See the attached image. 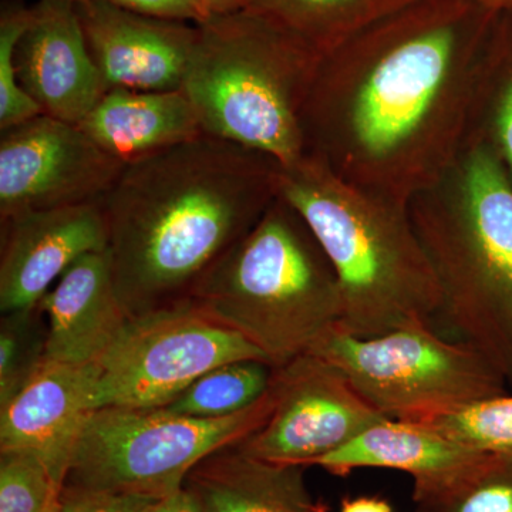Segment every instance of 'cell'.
Here are the masks:
<instances>
[{"label": "cell", "instance_id": "6da1fadb", "mask_svg": "<svg viewBox=\"0 0 512 512\" xmlns=\"http://www.w3.org/2000/svg\"><path fill=\"white\" fill-rule=\"evenodd\" d=\"M497 16L473 0H414L322 53L303 110L306 154L350 183L412 200L466 143Z\"/></svg>", "mask_w": 512, "mask_h": 512}, {"label": "cell", "instance_id": "7a4b0ae2", "mask_svg": "<svg viewBox=\"0 0 512 512\" xmlns=\"http://www.w3.org/2000/svg\"><path fill=\"white\" fill-rule=\"evenodd\" d=\"M279 168L207 134L127 164L100 205L128 316L187 299L278 197Z\"/></svg>", "mask_w": 512, "mask_h": 512}, {"label": "cell", "instance_id": "3957f363", "mask_svg": "<svg viewBox=\"0 0 512 512\" xmlns=\"http://www.w3.org/2000/svg\"><path fill=\"white\" fill-rule=\"evenodd\" d=\"M409 210L439 289L431 326L477 350L512 387V185L503 167L467 140Z\"/></svg>", "mask_w": 512, "mask_h": 512}, {"label": "cell", "instance_id": "277c9868", "mask_svg": "<svg viewBox=\"0 0 512 512\" xmlns=\"http://www.w3.org/2000/svg\"><path fill=\"white\" fill-rule=\"evenodd\" d=\"M278 195L301 215L335 271L338 328L366 339L431 323L439 289L409 202L350 183L312 154L281 165Z\"/></svg>", "mask_w": 512, "mask_h": 512}, {"label": "cell", "instance_id": "5b68a950", "mask_svg": "<svg viewBox=\"0 0 512 512\" xmlns=\"http://www.w3.org/2000/svg\"><path fill=\"white\" fill-rule=\"evenodd\" d=\"M198 30L181 90L204 134L281 165L305 156L303 110L322 53L249 9L212 15Z\"/></svg>", "mask_w": 512, "mask_h": 512}, {"label": "cell", "instance_id": "8992f818", "mask_svg": "<svg viewBox=\"0 0 512 512\" xmlns=\"http://www.w3.org/2000/svg\"><path fill=\"white\" fill-rule=\"evenodd\" d=\"M188 298L276 367L308 353L342 319V295L328 256L279 195Z\"/></svg>", "mask_w": 512, "mask_h": 512}, {"label": "cell", "instance_id": "52a82bcc", "mask_svg": "<svg viewBox=\"0 0 512 512\" xmlns=\"http://www.w3.org/2000/svg\"><path fill=\"white\" fill-rule=\"evenodd\" d=\"M275 400L272 380L258 402L218 419L185 416L165 407L93 410L74 446L64 488L148 498L177 493L204 458L261 429Z\"/></svg>", "mask_w": 512, "mask_h": 512}, {"label": "cell", "instance_id": "ba28073f", "mask_svg": "<svg viewBox=\"0 0 512 512\" xmlns=\"http://www.w3.org/2000/svg\"><path fill=\"white\" fill-rule=\"evenodd\" d=\"M308 353L342 370L390 420L429 423L508 392L504 377L477 350L421 320L366 339L336 326Z\"/></svg>", "mask_w": 512, "mask_h": 512}, {"label": "cell", "instance_id": "9c48e42d", "mask_svg": "<svg viewBox=\"0 0 512 512\" xmlns=\"http://www.w3.org/2000/svg\"><path fill=\"white\" fill-rule=\"evenodd\" d=\"M244 359L269 362L190 298L138 313L93 363V410L165 407L205 373Z\"/></svg>", "mask_w": 512, "mask_h": 512}, {"label": "cell", "instance_id": "30bf717a", "mask_svg": "<svg viewBox=\"0 0 512 512\" xmlns=\"http://www.w3.org/2000/svg\"><path fill=\"white\" fill-rule=\"evenodd\" d=\"M106 92L74 2L3 0L0 131L37 114L79 124Z\"/></svg>", "mask_w": 512, "mask_h": 512}, {"label": "cell", "instance_id": "8fae6325", "mask_svg": "<svg viewBox=\"0 0 512 512\" xmlns=\"http://www.w3.org/2000/svg\"><path fill=\"white\" fill-rule=\"evenodd\" d=\"M274 389L269 419L237 444L259 460L311 467L313 461L387 420L342 370L313 353L276 367Z\"/></svg>", "mask_w": 512, "mask_h": 512}, {"label": "cell", "instance_id": "7c38bea8", "mask_svg": "<svg viewBox=\"0 0 512 512\" xmlns=\"http://www.w3.org/2000/svg\"><path fill=\"white\" fill-rule=\"evenodd\" d=\"M0 134V221L100 202L126 167L79 124L47 114Z\"/></svg>", "mask_w": 512, "mask_h": 512}, {"label": "cell", "instance_id": "4fadbf2b", "mask_svg": "<svg viewBox=\"0 0 512 512\" xmlns=\"http://www.w3.org/2000/svg\"><path fill=\"white\" fill-rule=\"evenodd\" d=\"M74 8L106 90H181L198 25L148 18L110 0H77Z\"/></svg>", "mask_w": 512, "mask_h": 512}, {"label": "cell", "instance_id": "5bb4252c", "mask_svg": "<svg viewBox=\"0 0 512 512\" xmlns=\"http://www.w3.org/2000/svg\"><path fill=\"white\" fill-rule=\"evenodd\" d=\"M0 312L35 308L82 256L107 249L100 202L0 221Z\"/></svg>", "mask_w": 512, "mask_h": 512}, {"label": "cell", "instance_id": "9a60e30c", "mask_svg": "<svg viewBox=\"0 0 512 512\" xmlns=\"http://www.w3.org/2000/svg\"><path fill=\"white\" fill-rule=\"evenodd\" d=\"M93 386V363L47 359L35 379L0 407V450L33 451L66 483L74 446L93 412Z\"/></svg>", "mask_w": 512, "mask_h": 512}, {"label": "cell", "instance_id": "2e32d148", "mask_svg": "<svg viewBox=\"0 0 512 512\" xmlns=\"http://www.w3.org/2000/svg\"><path fill=\"white\" fill-rule=\"evenodd\" d=\"M47 318V359L90 365L130 316L119 298L107 251L74 262L39 303Z\"/></svg>", "mask_w": 512, "mask_h": 512}, {"label": "cell", "instance_id": "e0dca14e", "mask_svg": "<svg viewBox=\"0 0 512 512\" xmlns=\"http://www.w3.org/2000/svg\"><path fill=\"white\" fill-rule=\"evenodd\" d=\"M487 453L450 440L423 423L383 420L339 450L313 461L335 476L357 468L402 471L413 478V493L433 490L477 466Z\"/></svg>", "mask_w": 512, "mask_h": 512}, {"label": "cell", "instance_id": "ac0fdd59", "mask_svg": "<svg viewBox=\"0 0 512 512\" xmlns=\"http://www.w3.org/2000/svg\"><path fill=\"white\" fill-rule=\"evenodd\" d=\"M79 126L126 165L204 134L183 90H107Z\"/></svg>", "mask_w": 512, "mask_h": 512}, {"label": "cell", "instance_id": "d6986e66", "mask_svg": "<svg viewBox=\"0 0 512 512\" xmlns=\"http://www.w3.org/2000/svg\"><path fill=\"white\" fill-rule=\"evenodd\" d=\"M305 468L259 460L234 444L192 468L184 487L204 512H325L309 491Z\"/></svg>", "mask_w": 512, "mask_h": 512}, {"label": "cell", "instance_id": "ffe728a7", "mask_svg": "<svg viewBox=\"0 0 512 512\" xmlns=\"http://www.w3.org/2000/svg\"><path fill=\"white\" fill-rule=\"evenodd\" d=\"M467 140L487 147L512 185V13L497 16L485 43Z\"/></svg>", "mask_w": 512, "mask_h": 512}, {"label": "cell", "instance_id": "44dd1931", "mask_svg": "<svg viewBox=\"0 0 512 512\" xmlns=\"http://www.w3.org/2000/svg\"><path fill=\"white\" fill-rule=\"evenodd\" d=\"M414 0H252L249 10L285 26L320 53Z\"/></svg>", "mask_w": 512, "mask_h": 512}, {"label": "cell", "instance_id": "7402d4cb", "mask_svg": "<svg viewBox=\"0 0 512 512\" xmlns=\"http://www.w3.org/2000/svg\"><path fill=\"white\" fill-rule=\"evenodd\" d=\"M275 367L259 359L225 363L195 380L165 409L202 419L244 412L268 392Z\"/></svg>", "mask_w": 512, "mask_h": 512}, {"label": "cell", "instance_id": "603a6c76", "mask_svg": "<svg viewBox=\"0 0 512 512\" xmlns=\"http://www.w3.org/2000/svg\"><path fill=\"white\" fill-rule=\"evenodd\" d=\"M416 512H512V458L487 454L456 480L413 493Z\"/></svg>", "mask_w": 512, "mask_h": 512}, {"label": "cell", "instance_id": "cb8c5ba5", "mask_svg": "<svg viewBox=\"0 0 512 512\" xmlns=\"http://www.w3.org/2000/svg\"><path fill=\"white\" fill-rule=\"evenodd\" d=\"M49 326L40 305L3 313L0 320V407L8 404L47 362Z\"/></svg>", "mask_w": 512, "mask_h": 512}, {"label": "cell", "instance_id": "d4e9b609", "mask_svg": "<svg viewBox=\"0 0 512 512\" xmlns=\"http://www.w3.org/2000/svg\"><path fill=\"white\" fill-rule=\"evenodd\" d=\"M63 478L29 450H0V512H60Z\"/></svg>", "mask_w": 512, "mask_h": 512}, {"label": "cell", "instance_id": "484cf974", "mask_svg": "<svg viewBox=\"0 0 512 512\" xmlns=\"http://www.w3.org/2000/svg\"><path fill=\"white\" fill-rule=\"evenodd\" d=\"M423 424L473 450L512 458V392L468 404Z\"/></svg>", "mask_w": 512, "mask_h": 512}, {"label": "cell", "instance_id": "4316f807", "mask_svg": "<svg viewBox=\"0 0 512 512\" xmlns=\"http://www.w3.org/2000/svg\"><path fill=\"white\" fill-rule=\"evenodd\" d=\"M120 8L148 16V18L174 20V22L201 25L211 18L208 0H110Z\"/></svg>", "mask_w": 512, "mask_h": 512}, {"label": "cell", "instance_id": "83f0119b", "mask_svg": "<svg viewBox=\"0 0 512 512\" xmlns=\"http://www.w3.org/2000/svg\"><path fill=\"white\" fill-rule=\"evenodd\" d=\"M157 498L67 490L60 512H150Z\"/></svg>", "mask_w": 512, "mask_h": 512}, {"label": "cell", "instance_id": "f1b7e54d", "mask_svg": "<svg viewBox=\"0 0 512 512\" xmlns=\"http://www.w3.org/2000/svg\"><path fill=\"white\" fill-rule=\"evenodd\" d=\"M340 512H394L392 504L380 497H356L343 500Z\"/></svg>", "mask_w": 512, "mask_h": 512}, {"label": "cell", "instance_id": "f546056e", "mask_svg": "<svg viewBox=\"0 0 512 512\" xmlns=\"http://www.w3.org/2000/svg\"><path fill=\"white\" fill-rule=\"evenodd\" d=\"M252 0H208L212 15H229L251 6Z\"/></svg>", "mask_w": 512, "mask_h": 512}, {"label": "cell", "instance_id": "4dcf8cb0", "mask_svg": "<svg viewBox=\"0 0 512 512\" xmlns=\"http://www.w3.org/2000/svg\"><path fill=\"white\" fill-rule=\"evenodd\" d=\"M481 8L490 10L495 15H503V13H512V0H473Z\"/></svg>", "mask_w": 512, "mask_h": 512}, {"label": "cell", "instance_id": "1f68e13d", "mask_svg": "<svg viewBox=\"0 0 512 512\" xmlns=\"http://www.w3.org/2000/svg\"><path fill=\"white\" fill-rule=\"evenodd\" d=\"M180 512H204L195 495L185 487L181 490Z\"/></svg>", "mask_w": 512, "mask_h": 512}, {"label": "cell", "instance_id": "d6a6232c", "mask_svg": "<svg viewBox=\"0 0 512 512\" xmlns=\"http://www.w3.org/2000/svg\"><path fill=\"white\" fill-rule=\"evenodd\" d=\"M70 2H77V0H70Z\"/></svg>", "mask_w": 512, "mask_h": 512}]
</instances>
